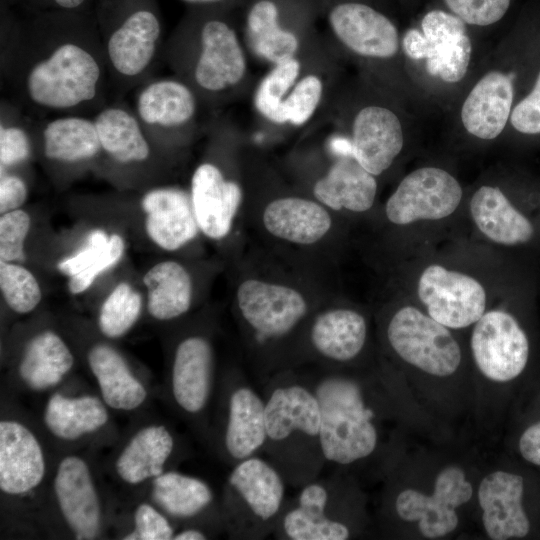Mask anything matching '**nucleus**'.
Masks as SVG:
<instances>
[{"instance_id": "f257e3e1", "label": "nucleus", "mask_w": 540, "mask_h": 540, "mask_svg": "<svg viewBox=\"0 0 540 540\" xmlns=\"http://www.w3.org/2000/svg\"><path fill=\"white\" fill-rule=\"evenodd\" d=\"M21 12L1 4L6 98L34 118L94 115L112 94L93 9Z\"/></svg>"}, {"instance_id": "f03ea898", "label": "nucleus", "mask_w": 540, "mask_h": 540, "mask_svg": "<svg viewBox=\"0 0 540 540\" xmlns=\"http://www.w3.org/2000/svg\"><path fill=\"white\" fill-rule=\"evenodd\" d=\"M219 7H193L166 39L162 60L207 108L232 100L246 84L247 48Z\"/></svg>"}, {"instance_id": "7ed1b4c3", "label": "nucleus", "mask_w": 540, "mask_h": 540, "mask_svg": "<svg viewBox=\"0 0 540 540\" xmlns=\"http://www.w3.org/2000/svg\"><path fill=\"white\" fill-rule=\"evenodd\" d=\"M401 56L413 103L442 108L454 107L480 65L469 26L441 9L401 34Z\"/></svg>"}, {"instance_id": "20e7f679", "label": "nucleus", "mask_w": 540, "mask_h": 540, "mask_svg": "<svg viewBox=\"0 0 540 540\" xmlns=\"http://www.w3.org/2000/svg\"><path fill=\"white\" fill-rule=\"evenodd\" d=\"M260 386L265 401L262 455L288 486L298 489L326 469L319 402L295 369L279 371Z\"/></svg>"}, {"instance_id": "39448f33", "label": "nucleus", "mask_w": 540, "mask_h": 540, "mask_svg": "<svg viewBox=\"0 0 540 540\" xmlns=\"http://www.w3.org/2000/svg\"><path fill=\"white\" fill-rule=\"evenodd\" d=\"M235 305L256 383L290 369L297 342L317 306L294 286L257 277L238 284Z\"/></svg>"}, {"instance_id": "423d86ee", "label": "nucleus", "mask_w": 540, "mask_h": 540, "mask_svg": "<svg viewBox=\"0 0 540 540\" xmlns=\"http://www.w3.org/2000/svg\"><path fill=\"white\" fill-rule=\"evenodd\" d=\"M539 51L540 26L526 25L508 35L480 63L453 107L462 133L478 142L504 136Z\"/></svg>"}, {"instance_id": "0eeeda50", "label": "nucleus", "mask_w": 540, "mask_h": 540, "mask_svg": "<svg viewBox=\"0 0 540 540\" xmlns=\"http://www.w3.org/2000/svg\"><path fill=\"white\" fill-rule=\"evenodd\" d=\"M312 388L320 406L322 448L335 469L364 462L380 445L378 410L368 382L343 370L301 367L295 369Z\"/></svg>"}, {"instance_id": "6e6552de", "label": "nucleus", "mask_w": 540, "mask_h": 540, "mask_svg": "<svg viewBox=\"0 0 540 540\" xmlns=\"http://www.w3.org/2000/svg\"><path fill=\"white\" fill-rule=\"evenodd\" d=\"M93 13L111 94L125 98L162 60L166 39L157 0H96Z\"/></svg>"}, {"instance_id": "1a4fd4ad", "label": "nucleus", "mask_w": 540, "mask_h": 540, "mask_svg": "<svg viewBox=\"0 0 540 540\" xmlns=\"http://www.w3.org/2000/svg\"><path fill=\"white\" fill-rule=\"evenodd\" d=\"M327 21L334 44L364 70V78L413 103L402 67L401 34L388 16L366 3L344 1L330 8Z\"/></svg>"}, {"instance_id": "9d476101", "label": "nucleus", "mask_w": 540, "mask_h": 540, "mask_svg": "<svg viewBox=\"0 0 540 540\" xmlns=\"http://www.w3.org/2000/svg\"><path fill=\"white\" fill-rule=\"evenodd\" d=\"M405 102L364 79L341 113L349 153L376 177L386 173L403 152L408 132Z\"/></svg>"}, {"instance_id": "9b49d317", "label": "nucleus", "mask_w": 540, "mask_h": 540, "mask_svg": "<svg viewBox=\"0 0 540 540\" xmlns=\"http://www.w3.org/2000/svg\"><path fill=\"white\" fill-rule=\"evenodd\" d=\"M93 119L102 150L99 176L119 191L164 183L172 163L152 143L124 98H113Z\"/></svg>"}, {"instance_id": "f8f14e48", "label": "nucleus", "mask_w": 540, "mask_h": 540, "mask_svg": "<svg viewBox=\"0 0 540 540\" xmlns=\"http://www.w3.org/2000/svg\"><path fill=\"white\" fill-rule=\"evenodd\" d=\"M287 486L281 473L262 454L233 465L220 507L228 535L240 540L272 536L286 504Z\"/></svg>"}, {"instance_id": "ddd939ff", "label": "nucleus", "mask_w": 540, "mask_h": 540, "mask_svg": "<svg viewBox=\"0 0 540 540\" xmlns=\"http://www.w3.org/2000/svg\"><path fill=\"white\" fill-rule=\"evenodd\" d=\"M131 105L142 128L172 164L195 140L207 108L199 95L176 75L152 76L133 91Z\"/></svg>"}, {"instance_id": "4468645a", "label": "nucleus", "mask_w": 540, "mask_h": 540, "mask_svg": "<svg viewBox=\"0 0 540 540\" xmlns=\"http://www.w3.org/2000/svg\"><path fill=\"white\" fill-rule=\"evenodd\" d=\"M353 487L341 470L324 472L287 498L273 537L280 540H347L354 534Z\"/></svg>"}, {"instance_id": "2eb2a0df", "label": "nucleus", "mask_w": 540, "mask_h": 540, "mask_svg": "<svg viewBox=\"0 0 540 540\" xmlns=\"http://www.w3.org/2000/svg\"><path fill=\"white\" fill-rule=\"evenodd\" d=\"M229 126L220 120L210 123L209 145L193 170L189 186L200 233L213 241L229 235L244 197L230 167L235 134Z\"/></svg>"}, {"instance_id": "dca6fc26", "label": "nucleus", "mask_w": 540, "mask_h": 540, "mask_svg": "<svg viewBox=\"0 0 540 540\" xmlns=\"http://www.w3.org/2000/svg\"><path fill=\"white\" fill-rule=\"evenodd\" d=\"M34 134L36 160L56 186L64 188L89 171L98 174L102 150L93 116L35 119Z\"/></svg>"}, {"instance_id": "f3484780", "label": "nucleus", "mask_w": 540, "mask_h": 540, "mask_svg": "<svg viewBox=\"0 0 540 540\" xmlns=\"http://www.w3.org/2000/svg\"><path fill=\"white\" fill-rule=\"evenodd\" d=\"M217 450L231 467L261 455L265 442V401L245 372L231 367L220 382Z\"/></svg>"}, {"instance_id": "a211bd4d", "label": "nucleus", "mask_w": 540, "mask_h": 540, "mask_svg": "<svg viewBox=\"0 0 540 540\" xmlns=\"http://www.w3.org/2000/svg\"><path fill=\"white\" fill-rule=\"evenodd\" d=\"M368 322L360 311L344 306L317 308L294 351L290 369L343 370L363 353Z\"/></svg>"}, {"instance_id": "6ab92c4d", "label": "nucleus", "mask_w": 540, "mask_h": 540, "mask_svg": "<svg viewBox=\"0 0 540 540\" xmlns=\"http://www.w3.org/2000/svg\"><path fill=\"white\" fill-rule=\"evenodd\" d=\"M386 340L401 360L430 375L450 376L461 363V348L449 328L412 305L390 316Z\"/></svg>"}, {"instance_id": "aec40b11", "label": "nucleus", "mask_w": 540, "mask_h": 540, "mask_svg": "<svg viewBox=\"0 0 540 540\" xmlns=\"http://www.w3.org/2000/svg\"><path fill=\"white\" fill-rule=\"evenodd\" d=\"M463 198L459 180L439 166H422L405 175L385 203L392 224L405 226L452 215Z\"/></svg>"}, {"instance_id": "412c9836", "label": "nucleus", "mask_w": 540, "mask_h": 540, "mask_svg": "<svg viewBox=\"0 0 540 540\" xmlns=\"http://www.w3.org/2000/svg\"><path fill=\"white\" fill-rule=\"evenodd\" d=\"M216 386L215 351L211 337L190 331L174 346L170 391L178 410L191 420L205 417Z\"/></svg>"}, {"instance_id": "4be33fe9", "label": "nucleus", "mask_w": 540, "mask_h": 540, "mask_svg": "<svg viewBox=\"0 0 540 540\" xmlns=\"http://www.w3.org/2000/svg\"><path fill=\"white\" fill-rule=\"evenodd\" d=\"M417 296L429 316L451 329L466 328L486 312L487 293L482 283L440 264L423 269Z\"/></svg>"}, {"instance_id": "5701e85b", "label": "nucleus", "mask_w": 540, "mask_h": 540, "mask_svg": "<svg viewBox=\"0 0 540 540\" xmlns=\"http://www.w3.org/2000/svg\"><path fill=\"white\" fill-rule=\"evenodd\" d=\"M470 345L479 371L495 382L515 379L528 362V338L516 318L504 310L486 311L474 323Z\"/></svg>"}, {"instance_id": "b1692460", "label": "nucleus", "mask_w": 540, "mask_h": 540, "mask_svg": "<svg viewBox=\"0 0 540 540\" xmlns=\"http://www.w3.org/2000/svg\"><path fill=\"white\" fill-rule=\"evenodd\" d=\"M472 497V486L457 466L444 468L436 477L432 495L407 488L394 499L396 515L403 521H418L421 534L429 539L443 537L458 526L455 509Z\"/></svg>"}, {"instance_id": "393cba45", "label": "nucleus", "mask_w": 540, "mask_h": 540, "mask_svg": "<svg viewBox=\"0 0 540 540\" xmlns=\"http://www.w3.org/2000/svg\"><path fill=\"white\" fill-rule=\"evenodd\" d=\"M134 197L144 233L155 247L174 253L199 236L189 190L162 183L136 191Z\"/></svg>"}, {"instance_id": "a878e982", "label": "nucleus", "mask_w": 540, "mask_h": 540, "mask_svg": "<svg viewBox=\"0 0 540 540\" xmlns=\"http://www.w3.org/2000/svg\"><path fill=\"white\" fill-rule=\"evenodd\" d=\"M53 489L60 513L74 537L95 539L101 531L102 511L86 461L76 455L63 458L55 472Z\"/></svg>"}, {"instance_id": "bb28decb", "label": "nucleus", "mask_w": 540, "mask_h": 540, "mask_svg": "<svg viewBox=\"0 0 540 540\" xmlns=\"http://www.w3.org/2000/svg\"><path fill=\"white\" fill-rule=\"evenodd\" d=\"M46 461L35 434L14 419L0 422V489L10 496H24L43 481Z\"/></svg>"}, {"instance_id": "cd10ccee", "label": "nucleus", "mask_w": 540, "mask_h": 540, "mask_svg": "<svg viewBox=\"0 0 540 540\" xmlns=\"http://www.w3.org/2000/svg\"><path fill=\"white\" fill-rule=\"evenodd\" d=\"M377 192V177L349 152L337 155L311 183L312 198L331 211L367 212L373 207Z\"/></svg>"}, {"instance_id": "c85d7f7f", "label": "nucleus", "mask_w": 540, "mask_h": 540, "mask_svg": "<svg viewBox=\"0 0 540 540\" xmlns=\"http://www.w3.org/2000/svg\"><path fill=\"white\" fill-rule=\"evenodd\" d=\"M306 34L282 20L274 0H257L245 19V46L258 60L273 66L313 48Z\"/></svg>"}, {"instance_id": "c756f323", "label": "nucleus", "mask_w": 540, "mask_h": 540, "mask_svg": "<svg viewBox=\"0 0 540 540\" xmlns=\"http://www.w3.org/2000/svg\"><path fill=\"white\" fill-rule=\"evenodd\" d=\"M327 207L314 198L284 195L268 201L262 211L264 229L274 238L293 245L310 246L331 231Z\"/></svg>"}, {"instance_id": "7c9ffc66", "label": "nucleus", "mask_w": 540, "mask_h": 540, "mask_svg": "<svg viewBox=\"0 0 540 540\" xmlns=\"http://www.w3.org/2000/svg\"><path fill=\"white\" fill-rule=\"evenodd\" d=\"M523 478L517 474L495 471L481 481L478 501L487 535L494 540L522 538L530 523L522 507Z\"/></svg>"}, {"instance_id": "2f4dec72", "label": "nucleus", "mask_w": 540, "mask_h": 540, "mask_svg": "<svg viewBox=\"0 0 540 540\" xmlns=\"http://www.w3.org/2000/svg\"><path fill=\"white\" fill-rule=\"evenodd\" d=\"M124 236L104 227L87 231L69 254L61 257L56 268L67 279V290L72 295L86 292L105 272L115 267L126 252Z\"/></svg>"}, {"instance_id": "473e14b6", "label": "nucleus", "mask_w": 540, "mask_h": 540, "mask_svg": "<svg viewBox=\"0 0 540 540\" xmlns=\"http://www.w3.org/2000/svg\"><path fill=\"white\" fill-rule=\"evenodd\" d=\"M145 309L157 321H172L192 308L195 284L181 261L164 259L150 266L142 276Z\"/></svg>"}, {"instance_id": "72a5a7b5", "label": "nucleus", "mask_w": 540, "mask_h": 540, "mask_svg": "<svg viewBox=\"0 0 540 540\" xmlns=\"http://www.w3.org/2000/svg\"><path fill=\"white\" fill-rule=\"evenodd\" d=\"M469 211L477 229L496 244H524L534 235L531 221L497 185H480L470 198Z\"/></svg>"}, {"instance_id": "f704fd0d", "label": "nucleus", "mask_w": 540, "mask_h": 540, "mask_svg": "<svg viewBox=\"0 0 540 540\" xmlns=\"http://www.w3.org/2000/svg\"><path fill=\"white\" fill-rule=\"evenodd\" d=\"M87 363L98 384L101 399L108 407L131 411L145 402V386L115 347L107 343L92 345L87 352Z\"/></svg>"}, {"instance_id": "c9c22d12", "label": "nucleus", "mask_w": 540, "mask_h": 540, "mask_svg": "<svg viewBox=\"0 0 540 540\" xmlns=\"http://www.w3.org/2000/svg\"><path fill=\"white\" fill-rule=\"evenodd\" d=\"M176 448L173 433L163 424L147 425L139 429L119 453L115 470L129 485L153 480L165 471V466Z\"/></svg>"}, {"instance_id": "e433bc0d", "label": "nucleus", "mask_w": 540, "mask_h": 540, "mask_svg": "<svg viewBox=\"0 0 540 540\" xmlns=\"http://www.w3.org/2000/svg\"><path fill=\"white\" fill-rule=\"evenodd\" d=\"M74 362L65 340L57 332L46 329L27 341L17 371L28 388L45 391L58 385L72 370Z\"/></svg>"}, {"instance_id": "4c0bfd02", "label": "nucleus", "mask_w": 540, "mask_h": 540, "mask_svg": "<svg viewBox=\"0 0 540 540\" xmlns=\"http://www.w3.org/2000/svg\"><path fill=\"white\" fill-rule=\"evenodd\" d=\"M106 404L94 395L52 394L43 420L49 432L61 440H77L101 429L108 421Z\"/></svg>"}, {"instance_id": "58836bf2", "label": "nucleus", "mask_w": 540, "mask_h": 540, "mask_svg": "<svg viewBox=\"0 0 540 540\" xmlns=\"http://www.w3.org/2000/svg\"><path fill=\"white\" fill-rule=\"evenodd\" d=\"M152 498L170 517L193 521L215 506V495L204 480L178 471H164L153 479Z\"/></svg>"}, {"instance_id": "ea45409f", "label": "nucleus", "mask_w": 540, "mask_h": 540, "mask_svg": "<svg viewBox=\"0 0 540 540\" xmlns=\"http://www.w3.org/2000/svg\"><path fill=\"white\" fill-rule=\"evenodd\" d=\"M317 51H309L270 66L253 93V106L261 120L272 127H285L284 101Z\"/></svg>"}, {"instance_id": "a19ab883", "label": "nucleus", "mask_w": 540, "mask_h": 540, "mask_svg": "<svg viewBox=\"0 0 540 540\" xmlns=\"http://www.w3.org/2000/svg\"><path fill=\"white\" fill-rule=\"evenodd\" d=\"M34 117L2 98L0 104V171L30 167L36 160Z\"/></svg>"}, {"instance_id": "79ce46f5", "label": "nucleus", "mask_w": 540, "mask_h": 540, "mask_svg": "<svg viewBox=\"0 0 540 540\" xmlns=\"http://www.w3.org/2000/svg\"><path fill=\"white\" fill-rule=\"evenodd\" d=\"M313 57L287 95L283 105L284 125L299 128L309 123L330 92L328 70Z\"/></svg>"}, {"instance_id": "37998d69", "label": "nucleus", "mask_w": 540, "mask_h": 540, "mask_svg": "<svg viewBox=\"0 0 540 540\" xmlns=\"http://www.w3.org/2000/svg\"><path fill=\"white\" fill-rule=\"evenodd\" d=\"M144 308V292L132 282L121 280L101 302L97 313V327L108 339L122 338L136 325Z\"/></svg>"}, {"instance_id": "c03bdc74", "label": "nucleus", "mask_w": 540, "mask_h": 540, "mask_svg": "<svg viewBox=\"0 0 540 540\" xmlns=\"http://www.w3.org/2000/svg\"><path fill=\"white\" fill-rule=\"evenodd\" d=\"M0 291L6 306L19 315L34 311L43 298L35 274L18 262L0 261Z\"/></svg>"}, {"instance_id": "a18cd8bd", "label": "nucleus", "mask_w": 540, "mask_h": 540, "mask_svg": "<svg viewBox=\"0 0 540 540\" xmlns=\"http://www.w3.org/2000/svg\"><path fill=\"white\" fill-rule=\"evenodd\" d=\"M504 136L518 140L540 139V51L512 108Z\"/></svg>"}, {"instance_id": "49530a36", "label": "nucleus", "mask_w": 540, "mask_h": 540, "mask_svg": "<svg viewBox=\"0 0 540 540\" xmlns=\"http://www.w3.org/2000/svg\"><path fill=\"white\" fill-rule=\"evenodd\" d=\"M31 228V215L24 207L0 215V261L26 263Z\"/></svg>"}, {"instance_id": "de8ad7c7", "label": "nucleus", "mask_w": 540, "mask_h": 540, "mask_svg": "<svg viewBox=\"0 0 540 540\" xmlns=\"http://www.w3.org/2000/svg\"><path fill=\"white\" fill-rule=\"evenodd\" d=\"M448 11L469 27H488L508 12L511 0H444Z\"/></svg>"}, {"instance_id": "09e8293b", "label": "nucleus", "mask_w": 540, "mask_h": 540, "mask_svg": "<svg viewBox=\"0 0 540 540\" xmlns=\"http://www.w3.org/2000/svg\"><path fill=\"white\" fill-rule=\"evenodd\" d=\"M175 533L174 527L163 513L148 503H141L134 512V528L123 539L170 540Z\"/></svg>"}, {"instance_id": "8fccbe9b", "label": "nucleus", "mask_w": 540, "mask_h": 540, "mask_svg": "<svg viewBox=\"0 0 540 540\" xmlns=\"http://www.w3.org/2000/svg\"><path fill=\"white\" fill-rule=\"evenodd\" d=\"M29 167L0 171V215L23 208L29 198Z\"/></svg>"}, {"instance_id": "3c124183", "label": "nucleus", "mask_w": 540, "mask_h": 540, "mask_svg": "<svg viewBox=\"0 0 540 540\" xmlns=\"http://www.w3.org/2000/svg\"><path fill=\"white\" fill-rule=\"evenodd\" d=\"M96 0H1V4L24 12L85 11L93 9Z\"/></svg>"}, {"instance_id": "603ef678", "label": "nucleus", "mask_w": 540, "mask_h": 540, "mask_svg": "<svg viewBox=\"0 0 540 540\" xmlns=\"http://www.w3.org/2000/svg\"><path fill=\"white\" fill-rule=\"evenodd\" d=\"M519 451L525 460L540 466V422L523 432L519 440Z\"/></svg>"}, {"instance_id": "864d4df0", "label": "nucleus", "mask_w": 540, "mask_h": 540, "mask_svg": "<svg viewBox=\"0 0 540 540\" xmlns=\"http://www.w3.org/2000/svg\"><path fill=\"white\" fill-rule=\"evenodd\" d=\"M208 538L204 528L197 525H191L176 532L173 540H204Z\"/></svg>"}, {"instance_id": "5fc2aeb1", "label": "nucleus", "mask_w": 540, "mask_h": 540, "mask_svg": "<svg viewBox=\"0 0 540 540\" xmlns=\"http://www.w3.org/2000/svg\"><path fill=\"white\" fill-rule=\"evenodd\" d=\"M192 7H220L228 0H182Z\"/></svg>"}]
</instances>
